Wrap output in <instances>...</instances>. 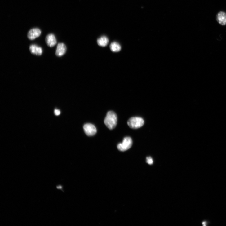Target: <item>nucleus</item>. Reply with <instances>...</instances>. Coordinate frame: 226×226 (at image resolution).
Listing matches in <instances>:
<instances>
[{
  "label": "nucleus",
  "instance_id": "nucleus-12",
  "mask_svg": "<svg viewBox=\"0 0 226 226\" xmlns=\"http://www.w3.org/2000/svg\"><path fill=\"white\" fill-rule=\"evenodd\" d=\"M146 162L148 164L150 165L153 164V162L152 158L150 157H147L146 158Z\"/></svg>",
  "mask_w": 226,
  "mask_h": 226
},
{
  "label": "nucleus",
  "instance_id": "nucleus-9",
  "mask_svg": "<svg viewBox=\"0 0 226 226\" xmlns=\"http://www.w3.org/2000/svg\"><path fill=\"white\" fill-rule=\"evenodd\" d=\"M216 19L218 23L222 25H226V13L223 11H220L216 15Z\"/></svg>",
  "mask_w": 226,
  "mask_h": 226
},
{
  "label": "nucleus",
  "instance_id": "nucleus-8",
  "mask_svg": "<svg viewBox=\"0 0 226 226\" xmlns=\"http://www.w3.org/2000/svg\"><path fill=\"white\" fill-rule=\"evenodd\" d=\"M30 52L33 54L37 56H41L43 53L42 48L35 44H32L29 47Z\"/></svg>",
  "mask_w": 226,
  "mask_h": 226
},
{
  "label": "nucleus",
  "instance_id": "nucleus-5",
  "mask_svg": "<svg viewBox=\"0 0 226 226\" xmlns=\"http://www.w3.org/2000/svg\"><path fill=\"white\" fill-rule=\"evenodd\" d=\"M67 51V47L64 43H59L57 45L55 52L56 56L60 57L65 55Z\"/></svg>",
  "mask_w": 226,
  "mask_h": 226
},
{
  "label": "nucleus",
  "instance_id": "nucleus-11",
  "mask_svg": "<svg viewBox=\"0 0 226 226\" xmlns=\"http://www.w3.org/2000/svg\"><path fill=\"white\" fill-rule=\"evenodd\" d=\"M110 48L113 52H118L121 50V47L120 44L116 42H112L110 45Z\"/></svg>",
  "mask_w": 226,
  "mask_h": 226
},
{
  "label": "nucleus",
  "instance_id": "nucleus-3",
  "mask_svg": "<svg viewBox=\"0 0 226 226\" xmlns=\"http://www.w3.org/2000/svg\"><path fill=\"white\" fill-rule=\"evenodd\" d=\"M133 144L132 139L131 137L125 138L122 142L119 144L117 145V149L121 152H124L130 149Z\"/></svg>",
  "mask_w": 226,
  "mask_h": 226
},
{
  "label": "nucleus",
  "instance_id": "nucleus-1",
  "mask_svg": "<svg viewBox=\"0 0 226 226\" xmlns=\"http://www.w3.org/2000/svg\"><path fill=\"white\" fill-rule=\"evenodd\" d=\"M117 116L113 112H109L104 119V122L106 126L110 130L114 129L117 123Z\"/></svg>",
  "mask_w": 226,
  "mask_h": 226
},
{
  "label": "nucleus",
  "instance_id": "nucleus-2",
  "mask_svg": "<svg viewBox=\"0 0 226 226\" xmlns=\"http://www.w3.org/2000/svg\"><path fill=\"white\" fill-rule=\"evenodd\" d=\"M143 118L139 117H134L130 118L128 121L129 127L133 129H137L142 127L144 124Z\"/></svg>",
  "mask_w": 226,
  "mask_h": 226
},
{
  "label": "nucleus",
  "instance_id": "nucleus-13",
  "mask_svg": "<svg viewBox=\"0 0 226 226\" xmlns=\"http://www.w3.org/2000/svg\"><path fill=\"white\" fill-rule=\"evenodd\" d=\"M55 113L56 115L58 116L60 114V112L59 110L55 109Z\"/></svg>",
  "mask_w": 226,
  "mask_h": 226
},
{
  "label": "nucleus",
  "instance_id": "nucleus-7",
  "mask_svg": "<svg viewBox=\"0 0 226 226\" xmlns=\"http://www.w3.org/2000/svg\"><path fill=\"white\" fill-rule=\"evenodd\" d=\"M41 33V31L39 29H33L29 32L28 34V37L30 40H34L39 37Z\"/></svg>",
  "mask_w": 226,
  "mask_h": 226
},
{
  "label": "nucleus",
  "instance_id": "nucleus-6",
  "mask_svg": "<svg viewBox=\"0 0 226 226\" xmlns=\"http://www.w3.org/2000/svg\"><path fill=\"white\" fill-rule=\"evenodd\" d=\"M45 42L47 45L50 47L55 46L57 43L55 37L52 34H50L46 36Z\"/></svg>",
  "mask_w": 226,
  "mask_h": 226
},
{
  "label": "nucleus",
  "instance_id": "nucleus-10",
  "mask_svg": "<svg viewBox=\"0 0 226 226\" xmlns=\"http://www.w3.org/2000/svg\"><path fill=\"white\" fill-rule=\"evenodd\" d=\"M109 42L108 38L105 36H103L98 38L97 40L98 45L101 47L107 46Z\"/></svg>",
  "mask_w": 226,
  "mask_h": 226
},
{
  "label": "nucleus",
  "instance_id": "nucleus-4",
  "mask_svg": "<svg viewBox=\"0 0 226 226\" xmlns=\"http://www.w3.org/2000/svg\"><path fill=\"white\" fill-rule=\"evenodd\" d=\"M84 132L88 136H91L95 135L97 132V130L95 126L91 123L85 124L83 126Z\"/></svg>",
  "mask_w": 226,
  "mask_h": 226
}]
</instances>
